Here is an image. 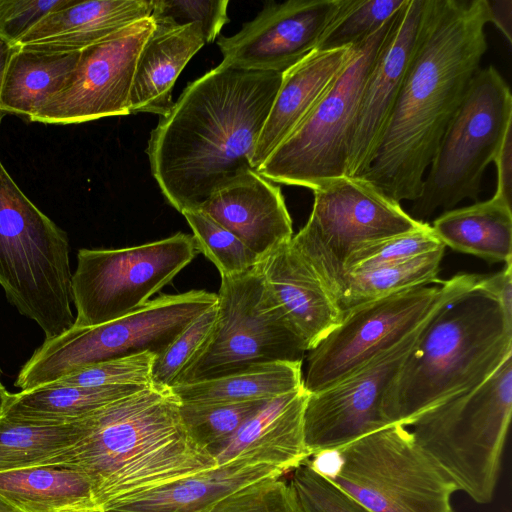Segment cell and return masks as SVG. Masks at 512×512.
Wrapping results in <instances>:
<instances>
[{
  "instance_id": "19",
  "label": "cell",
  "mask_w": 512,
  "mask_h": 512,
  "mask_svg": "<svg viewBox=\"0 0 512 512\" xmlns=\"http://www.w3.org/2000/svg\"><path fill=\"white\" fill-rule=\"evenodd\" d=\"M262 260L293 237L279 186L248 171L218 189L200 208Z\"/></svg>"
},
{
  "instance_id": "17",
  "label": "cell",
  "mask_w": 512,
  "mask_h": 512,
  "mask_svg": "<svg viewBox=\"0 0 512 512\" xmlns=\"http://www.w3.org/2000/svg\"><path fill=\"white\" fill-rule=\"evenodd\" d=\"M339 5L340 0L270 2L236 34L218 39L222 62L283 73L317 47Z\"/></svg>"
},
{
  "instance_id": "1",
  "label": "cell",
  "mask_w": 512,
  "mask_h": 512,
  "mask_svg": "<svg viewBox=\"0 0 512 512\" xmlns=\"http://www.w3.org/2000/svg\"><path fill=\"white\" fill-rule=\"evenodd\" d=\"M486 0H425L398 98L359 177L390 199L415 201L424 173L487 50Z\"/></svg>"
},
{
  "instance_id": "32",
  "label": "cell",
  "mask_w": 512,
  "mask_h": 512,
  "mask_svg": "<svg viewBox=\"0 0 512 512\" xmlns=\"http://www.w3.org/2000/svg\"><path fill=\"white\" fill-rule=\"evenodd\" d=\"M82 434L81 419L61 425L0 418V473L57 465Z\"/></svg>"
},
{
  "instance_id": "15",
  "label": "cell",
  "mask_w": 512,
  "mask_h": 512,
  "mask_svg": "<svg viewBox=\"0 0 512 512\" xmlns=\"http://www.w3.org/2000/svg\"><path fill=\"white\" fill-rule=\"evenodd\" d=\"M427 320L397 345L344 379L308 393L303 434L311 456L392 425L384 413L385 395L415 347Z\"/></svg>"
},
{
  "instance_id": "46",
  "label": "cell",
  "mask_w": 512,
  "mask_h": 512,
  "mask_svg": "<svg viewBox=\"0 0 512 512\" xmlns=\"http://www.w3.org/2000/svg\"><path fill=\"white\" fill-rule=\"evenodd\" d=\"M15 47L11 46L7 42L0 39V96H1V90H2V84L3 79L6 71L7 64L9 62V59L14 52ZM4 113L2 112L0 108V124L4 117Z\"/></svg>"
},
{
  "instance_id": "44",
  "label": "cell",
  "mask_w": 512,
  "mask_h": 512,
  "mask_svg": "<svg viewBox=\"0 0 512 512\" xmlns=\"http://www.w3.org/2000/svg\"><path fill=\"white\" fill-rule=\"evenodd\" d=\"M497 170L495 194L511 203L512 186V129L506 134L493 162Z\"/></svg>"
},
{
  "instance_id": "10",
  "label": "cell",
  "mask_w": 512,
  "mask_h": 512,
  "mask_svg": "<svg viewBox=\"0 0 512 512\" xmlns=\"http://www.w3.org/2000/svg\"><path fill=\"white\" fill-rule=\"evenodd\" d=\"M396 14L374 34L353 45L351 58L326 92L256 169L261 176L313 191L328 180L346 175L361 92Z\"/></svg>"
},
{
  "instance_id": "21",
  "label": "cell",
  "mask_w": 512,
  "mask_h": 512,
  "mask_svg": "<svg viewBox=\"0 0 512 512\" xmlns=\"http://www.w3.org/2000/svg\"><path fill=\"white\" fill-rule=\"evenodd\" d=\"M259 268L267 290L307 351L339 324L342 313L334 298L291 240L263 258Z\"/></svg>"
},
{
  "instance_id": "3",
  "label": "cell",
  "mask_w": 512,
  "mask_h": 512,
  "mask_svg": "<svg viewBox=\"0 0 512 512\" xmlns=\"http://www.w3.org/2000/svg\"><path fill=\"white\" fill-rule=\"evenodd\" d=\"M171 389L148 386L81 419L57 465L86 475L96 504L111 503L217 467L193 440Z\"/></svg>"
},
{
  "instance_id": "9",
  "label": "cell",
  "mask_w": 512,
  "mask_h": 512,
  "mask_svg": "<svg viewBox=\"0 0 512 512\" xmlns=\"http://www.w3.org/2000/svg\"><path fill=\"white\" fill-rule=\"evenodd\" d=\"M511 129L509 85L495 67L479 69L440 140L409 215L424 222L438 209L477 200L484 172Z\"/></svg>"
},
{
  "instance_id": "14",
  "label": "cell",
  "mask_w": 512,
  "mask_h": 512,
  "mask_svg": "<svg viewBox=\"0 0 512 512\" xmlns=\"http://www.w3.org/2000/svg\"><path fill=\"white\" fill-rule=\"evenodd\" d=\"M192 235L119 249H80L72 274L73 327L97 326L144 306L196 256Z\"/></svg>"
},
{
  "instance_id": "40",
  "label": "cell",
  "mask_w": 512,
  "mask_h": 512,
  "mask_svg": "<svg viewBox=\"0 0 512 512\" xmlns=\"http://www.w3.org/2000/svg\"><path fill=\"white\" fill-rule=\"evenodd\" d=\"M227 0H153L151 18L157 25L201 27L206 43L214 41L229 22Z\"/></svg>"
},
{
  "instance_id": "37",
  "label": "cell",
  "mask_w": 512,
  "mask_h": 512,
  "mask_svg": "<svg viewBox=\"0 0 512 512\" xmlns=\"http://www.w3.org/2000/svg\"><path fill=\"white\" fill-rule=\"evenodd\" d=\"M216 317L217 307L214 305L197 317L163 354L155 358L151 370L153 386L170 389L175 385L210 336Z\"/></svg>"
},
{
  "instance_id": "43",
  "label": "cell",
  "mask_w": 512,
  "mask_h": 512,
  "mask_svg": "<svg viewBox=\"0 0 512 512\" xmlns=\"http://www.w3.org/2000/svg\"><path fill=\"white\" fill-rule=\"evenodd\" d=\"M476 287L495 298L512 321V262L506 263L504 269L495 274L480 276Z\"/></svg>"
},
{
  "instance_id": "33",
  "label": "cell",
  "mask_w": 512,
  "mask_h": 512,
  "mask_svg": "<svg viewBox=\"0 0 512 512\" xmlns=\"http://www.w3.org/2000/svg\"><path fill=\"white\" fill-rule=\"evenodd\" d=\"M406 0H340L339 8L322 34L318 50L356 45L386 24Z\"/></svg>"
},
{
  "instance_id": "29",
  "label": "cell",
  "mask_w": 512,
  "mask_h": 512,
  "mask_svg": "<svg viewBox=\"0 0 512 512\" xmlns=\"http://www.w3.org/2000/svg\"><path fill=\"white\" fill-rule=\"evenodd\" d=\"M80 52L42 53L15 47L6 67L0 108L30 120L64 85Z\"/></svg>"
},
{
  "instance_id": "18",
  "label": "cell",
  "mask_w": 512,
  "mask_h": 512,
  "mask_svg": "<svg viewBox=\"0 0 512 512\" xmlns=\"http://www.w3.org/2000/svg\"><path fill=\"white\" fill-rule=\"evenodd\" d=\"M425 0H406L364 83L349 143L346 175L368 168L398 98L422 25Z\"/></svg>"
},
{
  "instance_id": "38",
  "label": "cell",
  "mask_w": 512,
  "mask_h": 512,
  "mask_svg": "<svg viewBox=\"0 0 512 512\" xmlns=\"http://www.w3.org/2000/svg\"><path fill=\"white\" fill-rule=\"evenodd\" d=\"M157 356L144 352L85 366L51 383L68 386H150L152 365ZM49 385V384H48Z\"/></svg>"
},
{
  "instance_id": "2",
  "label": "cell",
  "mask_w": 512,
  "mask_h": 512,
  "mask_svg": "<svg viewBox=\"0 0 512 512\" xmlns=\"http://www.w3.org/2000/svg\"><path fill=\"white\" fill-rule=\"evenodd\" d=\"M282 74L221 62L189 83L160 117L147 154L163 196L181 214L255 170V149Z\"/></svg>"
},
{
  "instance_id": "5",
  "label": "cell",
  "mask_w": 512,
  "mask_h": 512,
  "mask_svg": "<svg viewBox=\"0 0 512 512\" xmlns=\"http://www.w3.org/2000/svg\"><path fill=\"white\" fill-rule=\"evenodd\" d=\"M0 285L20 314L54 338L74 323L67 233L22 192L0 161Z\"/></svg>"
},
{
  "instance_id": "13",
  "label": "cell",
  "mask_w": 512,
  "mask_h": 512,
  "mask_svg": "<svg viewBox=\"0 0 512 512\" xmlns=\"http://www.w3.org/2000/svg\"><path fill=\"white\" fill-rule=\"evenodd\" d=\"M481 275L461 273L441 285L418 286L344 312L308 354L303 387L315 393L344 379L397 345L442 304L476 287Z\"/></svg>"
},
{
  "instance_id": "36",
  "label": "cell",
  "mask_w": 512,
  "mask_h": 512,
  "mask_svg": "<svg viewBox=\"0 0 512 512\" xmlns=\"http://www.w3.org/2000/svg\"><path fill=\"white\" fill-rule=\"evenodd\" d=\"M442 247L445 246L435 236L431 226L425 223L415 231L372 243L356 251L345 264L344 277L352 271L405 261Z\"/></svg>"
},
{
  "instance_id": "24",
  "label": "cell",
  "mask_w": 512,
  "mask_h": 512,
  "mask_svg": "<svg viewBox=\"0 0 512 512\" xmlns=\"http://www.w3.org/2000/svg\"><path fill=\"white\" fill-rule=\"evenodd\" d=\"M284 473L272 465L237 459L111 503L102 512H209L229 494Z\"/></svg>"
},
{
  "instance_id": "6",
  "label": "cell",
  "mask_w": 512,
  "mask_h": 512,
  "mask_svg": "<svg viewBox=\"0 0 512 512\" xmlns=\"http://www.w3.org/2000/svg\"><path fill=\"white\" fill-rule=\"evenodd\" d=\"M512 412V355L485 381L426 410L409 425L415 442L458 491L492 501Z\"/></svg>"
},
{
  "instance_id": "35",
  "label": "cell",
  "mask_w": 512,
  "mask_h": 512,
  "mask_svg": "<svg viewBox=\"0 0 512 512\" xmlns=\"http://www.w3.org/2000/svg\"><path fill=\"white\" fill-rule=\"evenodd\" d=\"M200 251L218 269L221 278L243 274L260 263V258L237 236L200 209L182 213Z\"/></svg>"
},
{
  "instance_id": "34",
  "label": "cell",
  "mask_w": 512,
  "mask_h": 512,
  "mask_svg": "<svg viewBox=\"0 0 512 512\" xmlns=\"http://www.w3.org/2000/svg\"><path fill=\"white\" fill-rule=\"evenodd\" d=\"M267 400L239 403H181L182 423L211 455L223 446Z\"/></svg>"
},
{
  "instance_id": "26",
  "label": "cell",
  "mask_w": 512,
  "mask_h": 512,
  "mask_svg": "<svg viewBox=\"0 0 512 512\" xmlns=\"http://www.w3.org/2000/svg\"><path fill=\"white\" fill-rule=\"evenodd\" d=\"M0 498L18 512H102L89 478L62 466L1 472Z\"/></svg>"
},
{
  "instance_id": "16",
  "label": "cell",
  "mask_w": 512,
  "mask_h": 512,
  "mask_svg": "<svg viewBox=\"0 0 512 512\" xmlns=\"http://www.w3.org/2000/svg\"><path fill=\"white\" fill-rule=\"evenodd\" d=\"M154 28L148 17L80 51L62 88L29 121L69 125L130 114L137 59Z\"/></svg>"
},
{
  "instance_id": "11",
  "label": "cell",
  "mask_w": 512,
  "mask_h": 512,
  "mask_svg": "<svg viewBox=\"0 0 512 512\" xmlns=\"http://www.w3.org/2000/svg\"><path fill=\"white\" fill-rule=\"evenodd\" d=\"M216 307L210 336L175 385L267 363L302 362L308 352L267 290L259 264L243 274L222 277Z\"/></svg>"
},
{
  "instance_id": "8",
  "label": "cell",
  "mask_w": 512,
  "mask_h": 512,
  "mask_svg": "<svg viewBox=\"0 0 512 512\" xmlns=\"http://www.w3.org/2000/svg\"><path fill=\"white\" fill-rule=\"evenodd\" d=\"M216 303L217 294L191 290L160 295L123 317L97 326H72L45 339L22 366L14 385L20 391H29L98 362L144 352L160 356Z\"/></svg>"
},
{
  "instance_id": "28",
  "label": "cell",
  "mask_w": 512,
  "mask_h": 512,
  "mask_svg": "<svg viewBox=\"0 0 512 512\" xmlns=\"http://www.w3.org/2000/svg\"><path fill=\"white\" fill-rule=\"evenodd\" d=\"M146 387L49 384L29 391L10 393L2 416L33 424H69Z\"/></svg>"
},
{
  "instance_id": "45",
  "label": "cell",
  "mask_w": 512,
  "mask_h": 512,
  "mask_svg": "<svg viewBox=\"0 0 512 512\" xmlns=\"http://www.w3.org/2000/svg\"><path fill=\"white\" fill-rule=\"evenodd\" d=\"M486 2L489 9V23H493L511 44L512 1L486 0Z\"/></svg>"
},
{
  "instance_id": "47",
  "label": "cell",
  "mask_w": 512,
  "mask_h": 512,
  "mask_svg": "<svg viewBox=\"0 0 512 512\" xmlns=\"http://www.w3.org/2000/svg\"><path fill=\"white\" fill-rule=\"evenodd\" d=\"M9 394L10 392L5 388L2 382H0V418L3 415Z\"/></svg>"
},
{
  "instance_id": "4",
  "label": "cell",
  "mask_w": 512,
  "mask_h": 512,
  "mask_svg": "<svg viewBox=\"0 0 512 512\" xmlns=\"http://www.w3.org/2000/svg\"><path fill=\"white\" fill-rule=\"evenodd\" d=\"M512 355V321L475 287L442 304L425 323L384 399L390 424L409 426L426 410L485 381Z\"/></svg>"
},
{
  "instance_id": "25",
  "label": "cell",
  "mask_w": 512,
  "mask_h": 512,
  "mask_svg": "<svg viewBox=\"0 0 512 512\" xmlns=\"http://www.w3.org/2000/svg\"><path fill=\"white\" fill-rule=\"evenodd\" d=\"M205 44L202 29L196 24H155L137 59L129 112L166 116L174 105L172 91L178 76Z\"/></svg>"
},
{
  "instance_id": "27",
  "label": "cell",
  "mask_w": 512,
  "mask_h": 512,
  "mask_svg": "<svg viewBox=\"0 0 512 512\" xmlns=\"http://www.w3.org/2000/svg\"><path fill=\"white\" fill-rule=\"evenodd\" d=\"M430 226L445 247L490 262H512L511 203L495 193L489 200L444 211Z\"/></svg>"
},
{
  "instance_id": "20",
  "label": "cell",
  "mask_w": 512,
  "mask_h": 512,
  "mask_svg": "<svg viewBox=\"0 0 512 512\" xmlns=\"http://www.w3.org/2000/svg\"><path fill=\"white\" fill-rule=\"evenodd\" d=\"M304 387L267 400L220 448L212 453L220 466L237 459L292 471L311 457L304 442Z\"/></svg>"
},
{
  "instance_id": "50",
  "label": "cell",
  "mask_w": 512,
  "mask_h": 512,
  "mask_svg": "<svg viewBox=\"0 0 512 512\" xmlns=\"http://www.w3.org/2000/svg\"><path fill=\"white\" fill-rule=\"evenodd\" d=\"M449 512H455V511H454V509H453V508H451Z\"/></svg>"
},
{
  "instance_id": "39",
  "label": "cell",
  "mask_w": 512,
  "mask_h": 512,
  "mask_svg": "<svg viewBox=\"0 0 512 512\" xmlns=\"http://www.w3.org/2000/svg\"><path fill=\"white\" fill-rule=\"evenodd\" d=\"M288 484L299 512H370L317 472L309 458L292 470Z\"/></svg>"
},
{
  "instance_id": "41",
  "label": "cell",
  "mask_w": 512,
  "mask_h": 512,
  "mask_svg": "<svg viewBox=\"0 0 512 512\" xmlns=\"http://www.w3.org/2000/svg\"><path fill=\"white\" fill-rule=\"evenodd\" d=\"M209 512H299L288 482L267 478L218 501Z\"/></svg>"
},
{
  "instance_id": "48",
  "label": "cell",
  "mask_w": 512,
  "mask_h": 512,
  "mask_svg": "<svg viewBox=\"0 0 512 512\" xmlns=\"http://www.w3.org/2000/svg\"><path fill=\"white\" fill-rule=\"evenodd\" d=\"M0 512H18L0 498Z\"/></svg>"
},
{
  "instance_id": "42",
  "label": "cell",
  "mask_w": 512,
  "mask_h": 512,
  "mask_svg": "<svg viewBox=\"0 0 512 512\" xmlns=\"http://www.w3.org/2000/svg\"><path fill=\"white\" fill-rule=\"evenodd\" d=\"M70 0H0V39L11 46L39 20Z\"/></svg>"
},
{
  "instance_id": "31",
  "label": "cell",
  "mask_w": 512,
  "mask_h": 512,
  "mask_svg": "<svg viewBox=\"0 0 512 512\" xmlns=\"http://www.w3.org/2000/svg\"><path fill=\"white\" fill-rule=\"evenodd\" d=\"M444 250L442 247L405 261L346 274L336 296L342 315L362 303L440 282L437 275Z\"/></svg>"
},
{
  "instance_id": "12",
  "label": "cell",
  "mask_w": 512,
  "mask_h": 512,
  "mask_svg": "<svg viewBox=\"0 0 512 512\" xmlns=\"http://www.w3.org/2000/svg\"><path fill=\"white\" fill-rule=\"evenodd\" d=\"M309 219L291 244L323 282L336 302L348 258L372 243L421 228L365 179L342 176L313 190Z\"/></svg>"
},
{
  "instance_id": "23",
  "label": "cell",
  "mask_w": 512,
  "mask_h": 512,
  "mask_svg": "<svg viewBox=\"0 0 512 512\" xmlns=\"http://www.w3.org/2000/svg\"><path fill=\"white\" fill-rule=\"evenodd\" d=\"M353 46L314 49L282 74L253 157L255 170L298 126L349 61Z\"/></svg>"
},
{
  "instance_id": "30",
  "label": "cell",
  "mask_w": 512,
  "mask_h": 512,
  "mask_svg": "<svg viewBox=\"0 0 512 512\" xmlns=\"http://www.w3.org/2000/svg\"><path fill=\"white\" fill-rule=\"evenodd\" d=\"M302 386V362H274L170 389L181 403H239L269 400Z\"/></svg>"
},
{
  "instance_id": "7",
  "label": "cell",
  "mask_w": 512,
  "mask_h": 512,
  "mask_svg": "<svg viewBox=\"0 0 512 512\" xmlns=\"http://www.w3.org/2000/svg\"><path fill=\"white\" fill-rule=\"evenodd\" d=\"M309 463L370 512H449L458 491L400 424L312 455Z\"/></svg>"
},
{
  "instance_id": "49",
  "label": "cell",
  "mask_w": 512,
  "mask_h": 512,
  "mask_svg": "<svg viewBox=\"0 0 512 512\" xmlns=\"http://www.w3.org/2000/svg\"><path fill=\"white\" fill-rule=\"evenodd\" d=\"M2 369L0 367V382H1Z\"/></svg>"
},
{
  "instance_id": "22",
  "label": "cell",
  "mask_w": 512,
  "mask_h": 512,
  "mask_svg": "<svg viewBox=\"0 0 512 512\" xmlns=\"http://www.w3.org/2000/svg\"><path fill=\"white\" fill-rule=\"evenodd\" d=\"M151 13L149 0H70L47 13L14 47L42 53L80 52Z\"/></svg>"
}]
</instances>
